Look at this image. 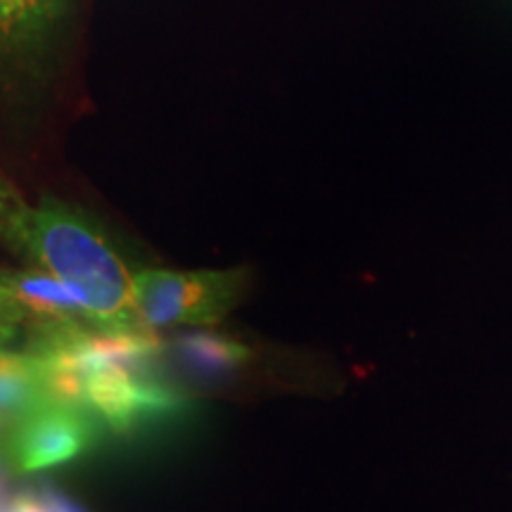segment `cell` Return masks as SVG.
<instances>
[{
  "label": "cell",
  "mask_w": 512,
  "mask_h": 512,
  "mask_svg": "<svg viewBox=\"0 0 512 512\" xmlns=\"http://www.w3.org/2000/svg\"><path fill=\"white\" fill-rule=\"evenodd\" d=\"M64 0H0V64L29 62L46 48Z\"/></svg>",
  "instance_id": "cell-5"
},
{
  "label": "cell",
  "mask_w": 512,
  "mask_h": 512,
  "mask_svg": "<svg viewBox=\"0 0 512 512\" xmlns=\"http://www.w3.org/2000/svg\"><path fill=\"white\" fill-rule=\"evenodd\" d=\"M176 351L183 358V363H188V368L202 375L228 373V370L240 368L242 363L249 361V349L245 344L226 335H216V332L185 335L176 342Z\"/></svg>",
  "instance_id": "cell-7"
},
{
  "label": "cell",
  "mask_w": 512,
  "mask_h": 512,
  "mask_svg": "<svg viewBox=\"0 0 512 512\" xmlns=\"http://www.w3.org/2000/svg\"><path fill=\"white\" fill-rule=\"evenodd\" d=\"M15 475L12 472V467L8 463V458H5L3 448H0V512L5 510V505H8V484H10V477Z\"/></svg>",
  "instance_id": "cell-10"
},
{
  "label": "cell",
  "mask_w": 512,
  "mask_h": 512,
  "mask_svg": "<svg viewBox=\"0 0 512 512\" xmlns=\"http://www.w3.org/2000/svg\"><path fill=\"white\" fill-rule=\"evenodd\" d=\"M50 401L46 375L34 354L0 347V411L12 420Z\"/></svg>",
  "instance_id": "cell-6"
},
{
  "label": "cell",
  "mask_w": 512,
  "mask_h": 512,
  "mask_svg": "<svg viewBox=\"0 0 512 512\" xmlns=\"http://www.w3.org/2000/svg\"><path fill=\"white\" fill-rule=\"evenodd\" d=\"M3 512H53L46 498L38 496H17L5 505Z\"/></svg>",
  "instance_id": "cell-9"
},
{
  "label": "cell",
  "mask_w": 512,
  "mask_h": 512,
  "mask_svg": "<svg viewBox=\"0 0 512 512\" xmlns=\"http://www.w3.org/2000/svg\"><path fill=\"white\" fill-rule=\"evenodd\" d=\"M0 238L55 275L86 306L95 328L105 335L150 332L133 304V273L93 216L57 200L41 197L36 207L17 200L0 216Z\"/></svg>",
  "instance_id": "cell-1"
},
{
  "label": "cell",
  "mask_w": 512,
  "mask_h": 512,
  "mask_svg": "<svg viewBox=\"0 0 512 512\" xmlns=\"http://www.w3.org/2000/svg\"><path fill=\"white\" fill-rule=\"evenodd\" d=\"M247 273L233 271H169L147 268L133 273V304L145 330L209 328L221 323L238 304Z\"/></svg>",
  "instance_id": "cell-2"
},
{
  "label": "cell",
  "mask_w": 512,
  "mask_h": 512,
  "mask_svg": "<svg viewBox=\"0 0 512 512\" xmlns=\"http://www.w3.org/2000/svg\"><path fill=\"white\" fill-rule=\"evenodd\" d=\"M91 411L62 401H43L12 420L3 453L15 475L46 470L86 453L95 441Z\"/></svg>",
  "instance_id": "cell-3"
},
{
  "label": "cell",
  "mask_w": 512,
  "mask_h": 512,
  "mask_svg": "<svg viewBox=\"0 0 512 512\" xmlns=\"http://www.w3.org/2000/svg\"><path fill=\"white\" fill-rule=\"evenodd\" d=\"M46 501H48L50 510H53V512H81L74 503H69L67 498H62V496H57V494H48Z\"/></svg>",
  "instance_id": "cell-11"
},
{
  "label": "cell",
  "mask_w": 512,
  "mask_h": 512,
  "mask_svg": "<svg viewBox=\"0 0 512 512\" xmlns=\"http://www.w3.org/2000/svg\"><path fill=\"white\" fill-rule=\"evenodd\" d=\"M0 283L15 294L24 309V328H29V332L98 330L86 306L43 268L0 271Z\"/></svg>",
  "instance_id": "cell-4"
},
{
  "label": "cell",
  "mask_w": 512,
  "mask_h": 512,
  "mask_svg": "<svg viewBox=\"0 0 512 512\" xmlns=\"http://www.w3.org/2000/svg\"><path fill=\"white\" fill-rule=\"evenodd\" d=\"M10 425H12L10 415H5L3 411H0V448H3V441H5V437H8Z\"/></svg>",
  "instance_id": "cell-12"
},
{
  "label": "cell",
  "mask_w": 512,
  "mask_h": 512,
  "mask_svg": "<svg viewBox=\"0 0 512 512\" xmlns=\"http://www.w3.org/2000/svg\"><path fill=\"white\" fill-rule=\"evenodd\" d=\"M0 183H3V181H0Z\"/></svg>",
  "instance_id": "cell-13"
},
{
  "label": "cell",
  "mask_w": 512,
  "mask_h": 512,
  "mask_svg": "<svg viewBox=\"0 0 512 512\" xmlns=\"http://www.w3.org/2000/svg\"><path fill=\"white\" fill-rule=\"evenodd\" d=\"M27 318H24V309L19 306L8 287L0 283V347L12 342L19 330L24 328Z\"/></svg>",
  "instance_id": "cell-8"
}]
</instances>
